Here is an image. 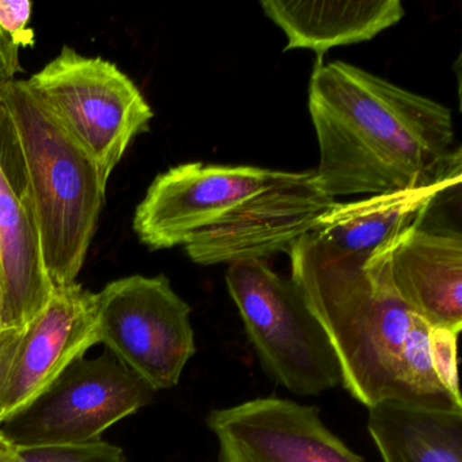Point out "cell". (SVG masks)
Here are the masks:
<instances>
[{"mask_svg": "<svg viewBox=\"0 0 462 462\" xmlns=\"http://www.w3.org/2000/svg\"><path fill=\"white\" fill-rule=\"evenodd\" d=\"M308 107L324 193L374 196L426 185L461 169L445 105L345 61L316 64Z\"/></svg>", "mask_w": 462, "mask_h": 462, "instance_id": "cell-1", "label": "cell"}, {"mask_svg": "<svg viewBox=\"0 0 462 462\" xmlns=\"http://www.w3.org/2000/svg\"><path fill=\"white\" fill-rule=\"evenodd\" d=\"M291 278L323 327L340 369V385L359 404L410 402L405 347L426 323L397 296L385 270L369 255L343 253L302 235L289 250Z\"/></svg>", "mask_w": 462, "mask_h": 462, "instance_id": "cell-2", "label": "cell"}, {"mask_svg": "<svg viewBox=\"0 0 462 462\" xmlns=\"http://www.w3.org/2000/svg\"><path fill=\"white\" fill-rule=\"evenodd\" d=\"M0 164L28 202L53 288L77 282L107 185L32 96L25 80L0 85Z\"/></svg>", "mask_w": 462, "mask_h": 462, "instance_id": "cell-3", "label": "cell"}, {"mask_svg": "<svg viewBox=\"0 0 462 462\" xmlns=\"http://www.w3.org/2000/svg\"><path fill=\"white\" fill-rule=\"evenodd\" d=\"M25 82L56 125L90 159L105 185L153 118L147 99L125 72L67 45Z\"/></svg>", "mask_w": 462, "mask_h": 462, "instance_id": "cell-4", "label": "cell"}, {"mask_svg": "<svg viewBox=\"0 0 462 462\" xmlns=\"http://www.w3.org/2000/svg\"><path fill=\"white\" fill-rule=\"evenodd\" d=\"M226 282L270 378L299 396L340 385L334 348L293 281L251 259L229 264Z\"/></svg>", "mask_w": 462, "mask_h": 462, "instance_id": "cell-5", "label": "cell"}, {"mask_svg": "<svg viewBox=\"0 0 462 462\" xmlns=\"http://www.w3.org/2000/svg\"><path fill=\"white\" fill-rule=\"evenodd\" d=\"M97 337L153 392L174 388L196 354L191 308L166 275H129L96 293Z\"/></svg>", "mask_w": 462, "mask_h": 462, "instance_id": "cell-6", "label": "cell"}, {"mask_svg": "<svg viewBox=\"0 0 462 462\" xmlns=\"http://www.w3.org/2000/svg\"><path fill=\"white\" fill-rule=\"evenodd\" d=\"M155 392L105 351L78 359L47 391L0 424L15 448L85 445L150 404Z\"/></svg>", "mask_w": 462, "mask_h": 462, "instance_id": "cell-7", "label": "cell"}, {"mask_svg": "<svg viewBox=\"0 0 462 462\" xmlns=\"http://www.w3.org/2000/svg\"><path fill=\"white\" fill-rule=\"evenodd\" d=\"M335 202L319 185L315 171H283L220 220L191 235L186 254L209 266L289 253Z\"/></svg>", "mask_w": 462, "mask_h": 462, "instance_id": "cell-8", "label": "cell"}, {"mask_svg": "<svg viewBox=\"0 0 462 462\" xmlns=\"http://www.w3.org/2000/svg\"><path fill=\"white\" fill-rule=\"evenodd\" d=\"M282 172L201 162L172 167L153 180L136 208L134 232L151 250L185 245L191 235L220 220Z\"/></svg>", "mask_w": 462, "mask_h": 462, "instance_id": "cell-9", "label": "cell"}, {"mask_svg": "<svg viewBox=\"0 0 462 462\" xmlns=\"http://www.w3.org/2000/svg\"><path fill=\"white\" fill-rule=\"evenodd\" d=\"M218 462H366L324 424L318 405L267 396L216 408Z\"/></svg>", "mask_w": 462, "mask_h": 462, "instance_id": "cell-10", "label": "cell"}, {"mask_svg": "<svg viewBox=\"0 0 462 462\" xmlns=\"http://www.w3.org/2000/svg\"><path fill=\"white\" fill-rule=\"evenodd\" d=\"M97 329L96 293L78 282L53 288L44 310L23 329L2 400V423L98 345Z\"/></svg>", "mask_w": 462, "mask_h": 462, "instance_id": "cell-11", "label": "cell"}, {"mask_svg": "<svg viewBox=\"0 0 462 462\" xmlns=\"http://www.w3.org/2000/svg\"><path fill=\"white\" fill-rule=\"evenodd\" d=\"M385 270L397 296L430 327L462 329V237L421 224L369 254Z\"/></svg>", "mask_w": 462, "mask_h": 462, "instance_id": "cell-12", "label": "cell"}, {"mask_svg": "<svg viewBox=\"0 0 462 462\" xmlns=\"http://www.w3.org/2000/svg\"><path fill=\"white\" fill-rule=\"evenodd\" d=\"M52 291L28 202L0 164V328L25 329Z\"/></svg>", "mask_w": 462, "mask_h": 462, "instance_id": "cell-13", "label": "cell"}, {"mask_svg": "<svg viewBox=\"0 0 462 462\" xmlns=\"http://www.w3.org/2000/svg\"><path fill=\"white\" fill-rule=\"evenodd\" d=\"M459 183L461 169L426 185L385 191L346 204L335 202L312 232L343 253L369 255L405 229L423 224L438 197Z\"/></svg>", "mask_w": 462, "mask_h": 462, "instance_id": "cell-14", "label": "cell"}, {"mask_svg": "<svg viewBox=\"0 0 462 462\" xmlns=\"http://www.w3.org/2000/svg\"><path fill=\"white\" fill-rule=\"evenodd\" d=\"M261 6L266 17L285 33L288 44L283 51L304 48L318 55L331 48L374 39L405 15L399 0H263Z\"/></svg>", "mask_w": 462, "mask_h": 462, "instance_id": "cell-15", "label": "cell"}, {"mask_svg": "<svg viewBox=\"0 0 462 462\" xmlns=\"http://www.w3.org/2000/svg\"><path fill=\"white\" fill-rule=\"evenodd\" d=\"M367 431L383 462H462V410L388 400L367 408Z\"/></svg>", "mask_w": 462, "mask_h": 462, "instance_id": "cell-16", "label": "cell"}, {"mask_svg": "<svg viewBox=\"0 0 462 462\" xmlns=\"http://www.w3.org/2000/svg\"><path fill=\"white\" fill-rule=\"evenodd\" d=\"M17 462H129L120 446L98 440L85 445L18 448Z\"/></svg>", "mask_w": 462, "mask_h": 462, "instance_id": "cell-17", "label": "cell"}, {"mask_svg": "<svg viewBox=\"0 0 462 462\" xmlns=\"http://www.w3.org/2000/svg\"><path fill=\"white\" fill-rule=\"evenodd\" d=\"M459 331L446 327H430L429 353L435 377L457 404L462 405L457 370V342Z\"/></svg>", "mask_w": 462, "mask_h": 462, "instance_id": "cell-18", "label": "cell"}, {"mask_svg": "<svg viewBox=\"0 0 462 462\" xmlns=\"http://www.w3.org/2000/svg\"><path fill=\"white\" fill-rule=\"evenodd\" d=\"M32 4L28 0H0V31L12 37L21 48L31 47L34 33L28 28Z\"/></svg>", "mask_w": 462, "mask_h": 462, "instance_id": "cell-19", "label": "cell"}, {"mask_svg": "<svg viewBox=\"0 0 462 462\" xmlns=\"http://www.w3.org/2000/svg\"><path fill=\"white\" fill-rule=\"evenodd\" d=\"M23 332V329L0 328V413H2V400H4L10 367L17 353Z\"/></svg>", "mask_w": 462, "mask_h": 462, "instance_id": "cell-20", "label": "cell"}, {"mask_svg": "<svg viewBox=\"0 0 462 462\" xmlns=\"http://www.w3.org/2000/svg\"><path fill=\"white\" fill-rule=\"evenodd\" d=\"M20 45L0 31V85L14 80L23 72L20 63Z\"/></svg>", "mask_w": 462, "mask_h": 462, "instance_id": "cell-21", "label": "cell"}, {"mask_svg": "<svg viewBox=\"0 0 462 462\" xmlns=\"http://www.w3.org/2000/svg\"><path fill=\"white\" fill-rule=\"evenodd\" d=\"M18 448L0 434V462H17Z\"/></svg>", "mask_w": 462, "mask_h": 462, "instance_id": "cell-22", "label": "cell"}]
</instances>
